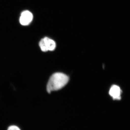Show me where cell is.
<instances>
[{
	"label": "cell",
	"mask_w": 130,
	"mask_h": 130,
	"mask_svg": "<svg viewBox=\"0 0 130 130\" xmlns=\"http://www.w3.org/2000/svg\"><path fill=\"white\" fill-rule=\"evenodd\" d=\"M69 80V77L64 73H54L49 80L47 86V91L50 93L51 91L60 89L67 84Z\"/></svg>",
	"instance_id": "6da1fadb"
},
{
	"label": "cell",
	"mask_w": 130,
	"mask_h": 130,
	"mask_svg": "<svg viewBox=\"0 0 130 130\" xmlns=\"http://www.w3.org/2000/svg\"><path fill=\"white\" fill-rule=\"evenodd\" d=\"M33 19V15L28 11H24L21 13L20 18V22L23 25H27L30 23Z\"/></svg>",
	"instance_id": "277c9868"
},
{
	"label": "cell",
	"mask_w": 130,
	"mask_h": 130,
	"mask_svg": "<svg viewBox=\"0 0 130 130\" xmlns=\"http://www.w3.org/2000/svg\"><path fill=\"white\" fill-rule=\"evenodd\" d=\"M39 46L41 50L43 52L53 51L56 47L55 42L48 37H44L40 41Z\"/></svg>",
	"instance_id": "7a4b0ae2"
},
{
	"label": "cell",
	"mask_w": 130,
	"mask_h": 130,
	"mask_svg": "<svg viewBox=\"0 0 130 130\" xmlns=\"http://www.w3.org/2000/svg\"><path fill=\"white\" fill-rule=\"evenodd\" d=\"M7 130H21V129L17 126L12 125L8 127Z\"/></svg>",
	"instance_id": "5b68a950"
},
{
	"label": "cell",
	"mask_w": 130,
	"mask_h": 130,
	"mask_svg": "<svg viewBox=\"0 0 130 130\" xmlns=\"http://www.w3.org/2000/svg\"><path fill=\"white\" fill-rule=\"evenodd\" d=\"M122 91L120 87L118 85H113L109 89V95L114 100L120 101L121 99Z\"/></svg>",
	"instance_id": "3957f363"
}]
</instances>
